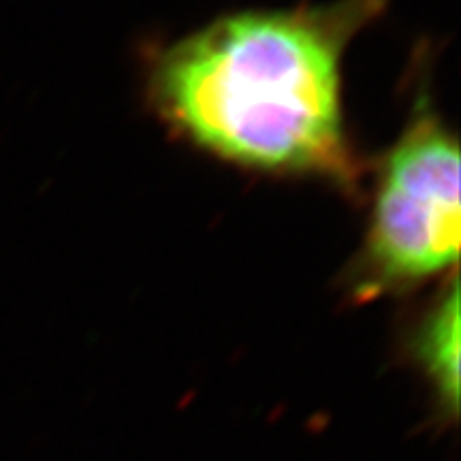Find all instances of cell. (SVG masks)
I'll list each match as a JSON object with an SVG mask.
<instances>
[{
    "instance_id": "1",
    "label": "cell",
    "mask_w": 461,
    "mask_h": 461,
    "mask_svg": "<svg viewBox=\"0 0 461 461\" xmlns=\"http://www.w3.org/2000/svg\"><path fill=\"white\" fill-rule=\"evenodd\" d=\"M387 0H331L216 17L152 56L148 96L194 148L272 176L357 188L342 62Z\"/></svg>"
},
{
    "instance_id": "2",
    "label": "cell",
    "mask_w": 461,
    "mask_h": 461,
    "mask_svg": "<svg viewBox=\"0 0 461 461\" xmlns=\"http://www.w3.org/2000/svg\"><path fill=\"white\" fill-rule=\"evenodd\" d=\"M459 146L429 101L378 167L366 240L350 274L359 302L411 291L457 272Z\"/></svg>"
},
{
    "instance_id": "3",
    "label": "cell",
    "mask_w": 461,
    "mask_h": 461,
    "mask_svg": "<svg viewBox=\"0 0 461 461\" xmlns=\"http://www.w3.org/2000/svg\"><path fill=\"white\" fill-rule=\"evenodd\" d=\"M411 353L434 384L442 406L451 414H457L459 285L455 274L412 327Z\"/></svg>"
}]
</instances>
